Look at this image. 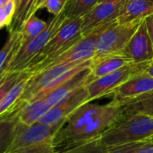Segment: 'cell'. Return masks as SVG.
Instances as JSON below:
<instances>
[{"label": "cell", "mask_w": 153, "mask_h": 153, "mask_svg": "<svg viewBox=\"0 0 153 153\" xmlns=\"http://www.w3.org/2000/svg\"><path fill=\"white\" fill-rule=\"evenodd\" d=\"M146 72H147L151 76H152L153 77V60H152V61L150 62V64L148 65V66H147V68H146Z\"/></svg>", "instance_id": "d6a6232c"}, {"label": "cell", "mask_w": 153, "mask_h": 153, "mask_svg": "<svg viewBox=\"0 0 153 153\" xmlns=\"http://www.w3.org/2000/svg\"><path fill=\"white\" fill-rule=\"evenodd\" d=\"M104 1H107V0H99V3H100V2H104Z\"/></svg>", "instance_id": "e575fe53"}, {"label": "cell", "mask_w": 153, "mask_h": 153, "mask_svg": "<svg viewBox=\"0 0 153 153\" xmlns=\"http://www.w3.org/2000/svg\"><path fill=\"white\" fill-rule=\"evenodd\" d=\"M37 0H20L16 6V11L9 31H20L23 23L33 14H35V4Z\"/></svg>", "instance_id": "7402d4cb"}, {"label": "cell", "mask_w": 153, "mask_h": 153, "mask_svg": "<svg viewBox=\"0 0 153 153\" xmlns=\"http://www.w3.org/2000/svg\"><path fill=\"white\" fill-rule=\"evenodd\" d=\"M65 120L51 126L39 123H35L31 126H25L18 120L15 126L14 137L7 153L22 148L32 147L45 143H53V139Z\"/></svg>", "instance_id": "9c48e42d"}, {"label": "cell", "mask_w": 153, "mask_h": 153, "mask_svg": "<svg viewBox=\"0 0 153 153\" xmlns=\"http://www.w3.org/2000/svg\"><path fill=\"white\" fill-rule=\"evenodd\" d=\"M89 101V94L85 85L76 90L71 95L60 101L51 108L39 120L38 123L51 126L65 120L77 108Z\"/></svg>", "instance_id": "7c38bea8"}, {"label": "cell", "mask_w": 153, "mask_h": 153, "mask_svg": "<svg viewBox=\"0 0 153 153\" xmlns=\"http://www.w3.org/2000/svg\"><path fill=\"white\" fill-rule=\"evenodd\" d=\"M130 63L133 62L121 53L92 58V65L91 67V71L88 82L108 74Z\"/></svg>", "instance_id": "9a60e30c"}, {"label": "cell", "mask_w": 153, "mask_h": 153, "mask_svg": "<svg viewBox=\"0 0 153 153\" xmlns=\"http://www.w3.org/2000/svg\"><path fill=\"white\" fill-rule=\"evenodd\" d=\"M150 139H152V140H153V136H152V138H150Z\"/></svg>", "instance_id": "8d00e7d4"}, {"label": "cell", "mask_w": 153, "mask_h": 153, "mask_svg": "<svg viewBox=\"0 0 153 153\" xmlns=\"http://www.w3.org/2000/svg\"><path fill=\"white\" fill-rule=\"evenodd\" d=\"M144 22H145V24H146V27H147V30H148V32H149V35H150V38L152 39L153 45V13L148 15L144 19Z\"/></svg>", "instance_id": "f546056e"}, {"label": "cell", "mask_w": 153, "mask_h": 153, "mask_svg": "<svg viewBox=\"0 0 153 153\" xmlns=\"http://www.w3.org/2000/svg\"><path fill=\"white\" fill-rule=\"evenodd\" d=\"M91 66L83 69L82 71H81L80 73H78L77 74L62 83L50 92H48L44 99L51 105V107L58 104L60 101L65 100L66 97L71 95L79 88L84 86L88 82L91 71Z\"/></svg>", "instance_id": "5bb4252c"}, {"label": "cell", "mask_w": 153, "mask_h": 153, "mask_svg": "<svg viewBox=\"0 0 153 153\" xmlns=\"http://www.w3.org/2000/svg\"><path fill=\"white\" fill-rule=\"evenodd\" d=\"M149 64L150 62L140 64L130 63L108 74L88 82L85 84V88L89 94V101L111 95L117 87L131 76L145 71Z\"/></svg>", "instance_id": "ba28073f"}, {"label": "cell", "mask_w": 153, "mask_h": 153, "mask_svg": "<svg viewBox=\"0 0 153 153\" xmlns=\"http://www.w3.org/2000/svg\"><path fill=\"white\" fill-rule=\"evenodd\" d=\"M66 3L67 0H47L43 4L42 9L46 8L48 13L56 16L64 11Z\"/></svg>", "instance_id": "83f0119b"}, {"label": "cell", "mask_w": 153, "mask_h": 153, "mask_svg": "<svg viewBox=\"0 0 153 153\" xmlns=\"http://www.w3.org/2000/svg\"><path fill=\"white\" fill-rule=\"evenodd\" d=\"M149 140L150 139L137 141V142H132V143H126L118 144V145L108 146V153H135L142 146H143L145 143H147L149 142Z\"/></svg>", "instance_id": "4316f807"}, {"label": "cell", "mask_w": 153, "mask_h": 153, "mask_svg": "<svg viewBox=\"0 0 153 153\" xmlns=\"http://www.w3.org/2000/svg\"><path fill=\"white\" fill-rule=\"evenodd\" d=\"M153 136V117L135 115L121 117L102 136L108 146L150 139Z\"/></svg>", "instance_id": "3957f363"}, {"label": "cell", "mask_w": 153, "mask_h": 153, "mask_svg": "<svg viewBox=\"0 0 153 153\" xmlns=\"http://www.w3.org/2000/svg\"><path fill=\"white\" fill-rule=\"evenodd\" d=\"M153 90V77L146 70L137 73L117 87L111 95L119 103L134 99Z\"/></svg>", "instance_id": "4fadbf2b"}, {"label": "cell", "mask_w": 153, "mask_h": 153, "mask_svg": "<svg viewBox=\"0 0 153 153\" xmlns=\"http://www.w3.org/2000/svg\"><path fill=\"white\" fill-rule=\"evenodd\" d=\"M111 22L103 24L96 28L90 34L82 37L76 43H74L72 47H70L68 49H66L60 55L52 58L45 59L39 63L38 65L25 70H28L32 74H37L39 72H41L43 70L58 65H65L70 63H82L92 59L95 56L96 44L100 35Z\"/></svg>", "instance_id": "277c9868"}, {"label": "cell", "mask_w": 153, "mask_h": 153, "mask_svg": "<svg viewBox=\"0 0 153 153\" xmlns=\"http://www.w3.org/2000/svg\"><path fill=\"white\" fill-rule=\"evenodd\" d=\"M82 17L66 18L57 32L48 41L41 52L29 63L26 69L38 65L45 59L52 58L60 55L76 43L82 37Z\"/></svg>", "instance_id": "8992f818"}, {"label": "cell", "mask_w": 153, "mask_h": 153, "mask_svg": "<svg viewBox=\"0 0 153 153\" xmlns=\"http://www.w3.org/2000/svg\"><path fill=\"white\" fill-rule=\"evenodd\" d=\"M12 22H13V19L6 14V13L4 12V10L2 6L0 8V29L6 27V26L9 27L11 25Z\"/></svg>", "instance_id": "f1b7e54d"}, {"label": "cell", "mask_w": 153, "mask_h": 153, "mask_svg": "<svg viewBox=\"0 0 153 153\" xmlns=\"http://www.w3.org/2000/svg\"><path fill=\"white\" fill-rule=\"evenodd\" d=\"M48 26V22L39 19L35 14L31 15L22 25L20 33L22 39V44L28 42L31 39L38 36Z\"/></svg>", "instance_id": "cb8c5ba5"}, {"label": "cell", "mask_w": 153, "mask_h": 153, "mask_svg": "<svg viewBox=\"0 0 153 153\" xmlns=\"http://www.w3.org/2000/svg\"><path fill=\"white\" fill-rule=\"evenodd\" d=\"M24 104L25 102L17 100L10 111L0 117V153H7L12 144L18 122V113Z\"/></svg>", "instance_id": "2e32d148"}, {"label": "cell", "mask_w": 153, "mask_h": 153, "mask_svg": "<svg viewBox=\"0 0 153 153\" xmlns=\"http://www.w3.org/2000/svg\"><path fill=\"white\" fill-rule=\"evenodd\" d=\"M65 19L66 16L63 12L60 14L54 16L48 22L47 28L42 32L21 46L8 64L5 71L16 72L25 70L29 63L41 52L48 41L57 32Z\"/></svg>", "instance_id": "5b68a950"}, {"label": "cell", "mask_w": 153, "mask_h": 153, "mask_svg": "<svg viewBox=\"0 0 153 153\" xmlns=\"http://www.w3.org/2000/svg\"><path fill=\"white\" fill-rule=\"evenodd\" d=\"M32 74H33L30 71L23 70L22 76L0 101V117L4 116L5 113H7L13 108L14 104L22 95L26 84Z\"/></svg>", "instance_id": "ffe728a7"}, {"label": "cell", "mask_w": 153, "mask_h": 153, "mask_svg": "<svg viewBox=\"0 0 153 153\" xmlns=\"http://www.w3.org/2000/svg\"><path fill=\"white\" fill-rule=\"evenodd\" d=\"M46 1H47V0H37V1H36L35 9H34V11H35V13H36V12H37L38 10H40V9H42V7H43V4H44V3H45Z\"/></svg>", "instance_id": "1f68e13d"}, {"label": "cell", "mask_w": 153, "mask_h": 153, "mask_svg": "<svg viewBox=\"0 0 153 153\" xmlns=\"http://www.w3.org/2000/svg\"><path fill=\"white\" fill-rule=\"evenodd\" d=\"M121 54L134 64L148 63L153 60V45L144 20L141 22Z\"/></svg>", "instance_id": "8fae6325"}, {"label": "cell", "mask_w": 153, "mask_h": 153, "mask_svg": "<svg viewBox=\"0 0 153 153\" xmlns=\"http://www.w3.org/2000/svg\"><path fill=\"white\" fill-rule=\"evenodd\" d=\"M20 2V0H15V3H16V6H17V4H18V3Z\"/></svg>", "instance_id": "836d02e7"}, {"label": "cell", "mask_w": 153, "mask_h": 153, "mask_svg": "<svg viewBox=\"0 0 153 153\" xmlns=\"http://www.w3.org/2000/svg\"><path fill=\"white\" fill-rule=\"evenodd\" d=\"M98 3L99 0H67L63 13L66 18L82 17Z\"/></svg>", "instance_id": "603a6c76"}, {"label": "cell", "mask_w": 153, "mask_h": 153, "mask_svg": "<svg viewBox=\"0 0 153 153\" xmlns=\"http://www.w3.org/2000/svg\"><path fill=\"white\" fill-rule=\"evenodd\" d=\"M135 153H153V140L150 139L147 143L142 146Z\"/></svg>", "instance_id": "4dcf8cb0"}, {"label": "cell", "mask_w": 153, "mask_h": 153, "mask_svg": "<svg viewBox=\"0 0 153 153\" xmlns=\"http://www.w3.org/2000/svg\"><path fill=\"white\" fill-rule=\"evenodd\" d=\"M143 20L125 23H119L117 21L111 22L100 35L93 58L121 53Z\"/></svg>", "instance_id": "52a82bcc"}, {"label": "cell", "mask_w": 153, "mask_h": 153, "mask_svg": "<svg viewBox=\"0 0 153 153\" xmlns=\"http://www.w3.org/2000/svg\"><path fill=\"white\" fill-rule=\"evenodd\" d=\"M92 59L82 63H70L52 66L37 74H33L29 79L22 95L18 100L22 102H31L44 99L45 96L82 71L91 66Z\"/></svg>", "instance_id": "7a4b0ae2"}, {"label": "cell", "mask_w": 153, "mask_h": 153, "mask_svg": "<svg viewBox=\"0 0 153 153\" xmlns=\"http://www.w3.org/2000/svg\"><path fill=\"white\" fill-rule=\"evenodd\" d=\"M108 146L106 145L102 138L100 137L64 153H108Z\"/></svg>", "instance_id": "484cf974"}, {"label": "cell", "mask_w": 153, "mask_h": 153, "mask_svg": "<svg viewBox=\"0 0 153 153\" xmlns=\"http://www.w3.org/2000/svg\"><path fill=\"white\" fill-rule=\"evenodd\" d=\"M152 13H153L152 0H126L117 22L125 23L136 20H143Z\"/></svg>", "instance_id": "e0dca14e"}, {"label": "cell", "mask_w": 153, "mask_h": 153, "mask_svg": "<svg viewBox=\"0 0 153 153\" xmlns=\"http://www.w3.org/2000/svg\"><path fill=\"white\" fill-rule=\"evenodd\" d=\"M22 44L20 31H9V37L0 49V72L5 71L8 64Z\"/></svg>", "instance_id": "44dd1931"}, {"label": "cell", "mask_w": 153, "mask_h": 153, "mask_svg": "<svg viewBox=\"0 0 153 153\" xmlns=\"http://www.w3.org/2000/svg\"><path fill=\"white\" fill-rule=\"evenodd\" d=\"M4 2H7V1H10V0H4Z\"/></svg>", "instance_id": "d590c367"}, {"label": "cell", "mask_w": 153, "mask_h": 153, "mask_svg": "<svg viewBox=\"0 0 153 153\" xmlns=\"http://www.w3.org/2000/svg\"><path fill=\"white\" fill-rule=\"evenodd\" d=\"M50 108L51 105L45 99L25 103L19 110L18 120L25 126H31L38 123Z\"/></svg>", "instance_id": "d6986e66"}, {"label": "cell", "mask_w": 153, "mask_h": 153, "mask_svg": "<svg viewBox=\"0 0 153 153\" xmlns=\"http://www.w3.org/2000/svg\"><path fill=\"white\" fill-rule=\"evenodd\" d=\"M23 71L0 72V101L22 76Z\"/></svg>", "instance_id": "d4e9b609"}, {"label": "cell", "mask_w": 153, "mask_h": 153, "mask_svg": "<svg viewBox=\"0 0 153 153\" xmlns=\"http://www.w3.org/2000/svg\"><path fill=\"white\" fill-rule=\"evenodd\" d=\"M120 104L124 108L121 117L135 115L153 117V90L134 99L121 102Z\"/></svg>", "instance_id": "ac0fdd59"}, {"label": "cell", "mask_w": 153, "mask_h": 153, "mask_svg": "<svg viewBox=\"0 0 153 153\" xmlns=\"http://www.w3.org/2000/svg\"><path fill=\"white\" fill-rule=\"evenodd\" d=\"M126 0H107L98 3L88 13L82 17V35L86 36L96 28L117 21Z\"/></svg>", "instance_id": "30bf717a"}, {"label": "cell", "mask_w": 153, "mask_h": 153, "mask_svg": "<svg viewBox=\"0 0 153 153\" xmlns=\"http://www.w3.org/2000/svg\"><path fill=\"white\" fill-rule=\"evenodd\" d=\"M152 2H153V0H152Z\"/></svg>", "instance_id": "74e56055"}, {"label": "cell", "mask_w": 153, "mask_h": 153, "mask_svg": "<svg viewBox=\"0 0 153 153\" xmlns=\"http://www.w3.org/2000/svg\"><path fill=\"white\" fill-rule=\"evenodd\" d=\"M123 105L112 100L108 104L88 101L68 116L53 139L56 153H64L101 137L122 117Z\"/></svg>", "instance_id": "6da1fadb"}]
</instances>
